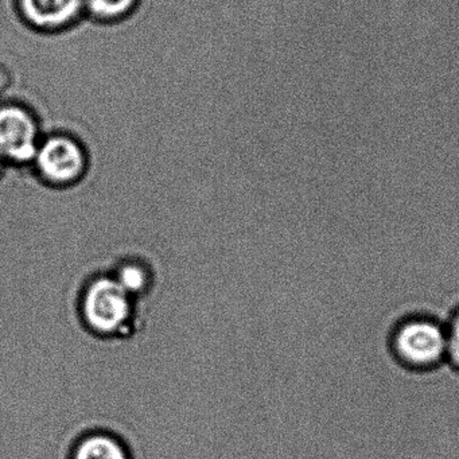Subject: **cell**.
I'll list each match as a JSON object with an SVG mask.
<instances>
[{"label":"cell","instance_id":"cell-10","mask_svg":"<svg viewBox=\"0 0 459 459\" xmlns=\"http://www.w3.org/2000/svg\"><path fill=\"white\" fill-rule=\"evenodd\" d=\"M2 160H4V158H2V155H0V166H2Z\"/></svg>","mask_w":459,"mask_h":459},{"label":"cell","instance_id":"cell-7","mask_svg":"<svg viewBox=\"0 0 459 459\" xmlns=\"http://www.w3.org/2000/svg\"><path fill=\"white\" fill-rule=\"evenodd\" d=\"M84 4L95 17L112 21L128 14L135 6L136 0H84Z\"/></svg>","mask_w":459,"mask_h":459},{"label":"cell","instance_id":"cell-3","mask_svg":"<svg viewBox=\"0 0 459 459\" xmlns=\"http://www.w3.org/2000/svg\"><path fill=\"white\" fill-rule=\"evenodd\" d=\"M39 128L26 109L17 106L0 108V155L13 162L36 160Z\"/></svg>","mask_w":459,"mask_h":459},{"label":"cell","instance_id":"cell-1","mask_svg":"<svg viewBox=\"0 0 459 459\" xmlns=\"http://www.w3.org/2000/svg\"><path fill=\"white\" fill-rule=\"evenodd\" d=\"M389 345L397 364L410 370L424 372L447 362L446 324L432 316L403 319L394 326Z\"/></svg>","mask_w":459,"mask_h":459},{"label":"cell","instance_id":"cell-8","mask_svg":"<svg viewBox=\"0 0 459 459\" xmlns=\"http://www.w3.org/2000/svg\"><path fill=\"white\" fill-rule=\"evenodd\" d=\"M115 279L131 297L143 291L147 286L146 271L138 264L123 265Z\"/></svg>","mask_w":459,"mask_h":459},{"label":"cell","instance_id":"cell-9","mask_svg":"<svg viewBox=\"0 0 459 459\" xmlns=\"http://www.w3.org/2000/svg\"><path fill=\"white\" fill-rule=\"evenodd\" d=\"M447 334V364L459 372V307L446 322Z\"/></svg>","mask_w":459,"mask_h":459},{"label":"cell","instance_id":"cell-4","mask_svg":"<svg viewBox=\"0 0 459 459\" xmlns=\"http://www.w3.org/2000/svg\"><path fill=\"white\" fill-rule=\"evenodd\" d=\"M34 160L41 176L50 184H72L84 173V152L76 142L65 136L48 139L39 147Z\"/></svg>","mask_w":459,"mask_h":459},{"label":"cell","instance_id":"cell-5","mask_svg":"<svg viewBox=\"0 0 459 459\" xmlns=\"http://www.w3.org/2000/svg\"><path fill=\"white\" fill-rule=\"evenodd\" d=\"M82 4L84 0H21L26 20L41 29L68 25L80 14Z\"/></svg>","mask_w":459,"mask_h":459},{"label":"cell","instance_id":"cell-6","mask_svg":"<svg viewBox=\"0 0 459 459\" xmlns=\"http://www.w3.org/2000/svg\"><path fill=\"white\" fill-rule=\"evenodd\" d=\"M71 459H131V455L117 437L98 432L82 437L74 446Z\"/></svg>","mask_w":459,"mask_h":459},{"label":"cell","instance_id":"cell-2","mask_svg":"<svg viewBox=\"0 0 459 459\" xmlns=\"http://www.w3.org/2000/svg\"><path fill=\"white\" fill-rule=\"evenodd\" d=\"M133 297L115 278H99L82 298V316L93 332L115 334L130 321Z\"/></svg>","mask_w":459,"mask_h":459}]
</instances>
